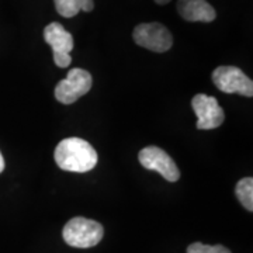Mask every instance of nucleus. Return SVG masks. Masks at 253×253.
Wrapping results in <instances>:
<instances>
[{
	"label": "nucleus",
	"mask_w": 253,
	"mask_h": 253,
	"mask_svg": "<svg viewBox=\"0 0 253 253\" xmlns=\"http://www.w3.org/2000/svg\"><path fill=\"white\" fill-rule=\"evenodd\" d=\"M56 165L66 172L86 173L97 165V152L82 138H65L56 145L54 152Z\"/></svg>",
	"instance_id": "nucleus-1"
},
{
	"label": "nucleus",
	"mask_w": 253,
	"mask_h": 253,
	"mask_svg": "<svg viewBox=\"0 0 253 253\" xmlns=\"http://www.w3.org/2000/svg\"><path fill=\"white\" fill-rule=\"evenodd\" d=\"M104 229L99 222L84 217H75L63 226V241L69 246L87 249L93 248L103 239Z\"/></svg>",
	"instance_id": "nucleus-2"
},
{
	"label": "nucleus",
	"mask_w": 253,
	"mask_h": 253,
	"mask_svg": "<svg viewBox=\"0 0 253 253\" xmlns=\"http://www.w3.org/2000/svg\"><path fill=\"white\" fill-rule=\"evenodd\" d=\"M212 82L224 93H238L245 97L253 96V82L242 69L236 66H218L212 72Z\"/></svg>",
	"instance_id": "nucleus-3"
},
{
	"label": "nucleus",
	"mask_w": 253,
	"mask_h": 253,
	"mask_svg": "<svg viewBox=\"0 0 253 253\" xmlns=\"http://www.w3.org/2000/svg\"><path fill=\"white\" fill-rule=\"evenodd\" d=\"M132 38L135 44L154 52H166L173 45L170 31L161 23H144L136 26Z\"/></svg>",
	"instance_id": "nucleus-4"
},
{
	"label": "nucleus",
	"mask_w": 253,
	"mask_h": 253,
	"mask_svg": "<svg viewBox=\"0 0 253 253\" xmlns=\"http://www.w3.org/2000/svg\"><path fill=\"white\" fill-rule=\"evenodd\" d=\"M91 75L84 69H71L68 76L55 87V99L62 104H72L91 89Z\"/></svg>",
	"instance_id": "nucleus-5"
},
{
	"label": "nucleus",
	"mask_w": 253,
	"mask_h": 253,
	"mask_svg": "<svg viewBox=\"0 0 253 253\" xmlns=\"http://www.w3.org/2000/svg\"><path fill=\"white\" fill-rule=\"evenodd\" d=\"M44 40L52 48L55 65L59 68H68L72 62L69 54L73 49L72 34L66 31L62 24L51 23L44 28Z\"/></svg>",
	"instance_id": "nucleus-6"
},
{
	"label": "nucleus",
	"mask_w": 253,
	"mask_h": 253,
	"mask_svg": "<svg viewBox=\"0 0 253 253\" xmlns=\"http://www.w3.org/2000/svg\"><path fill=\"white\" fill-rule=\"evenodd\" d=\"M139 163L148 170L158 172L168 181H177L180 179V170L172 158L158 146H146L138 155Z\"/></svg>",
	"instance_id": "nucleus-7"
},
{
	"label": "nucleus",
	"mask_w": 253,
	"mask_h": 253,
	"mask_svg": "<svg viewBox=\"0 0 253 253\" xmlns=\"http://www.w3.org/2000/svg\"><path fill=\"white\" fill-rule=\"evenodd\" d=\"M191 107L197 116V128L199 129H214L219 126L225 120V113L218 104L215 97L207 94H196L191 100Z\"/></svg>",
	"instance_id": "nucleus-8"
},
{
	"label": "nucleus",
	"mask_w": 253,
	"mask_h": 253,
	"mask_svg": "<svg viewBox=\"0 0 253 253\" xmlns=\"http://www.w3.org/2000/svg\"><path fill=\"white\" fill-rule=\"evenodd\" d=\"M177 11L186 21L211 23L217 17L215 10L207 0H179Z\"/></svg>",
	"instance_id": "nucleus-9"
},
{
	"label": "nucleus",
	"mask_w": 253,
	"mask_h": 253,
	"mask_svg": "<svg viewBox=\"0 0 253 253\" xmlns=\"http://www.w3.org/2000/svg\"><path fill=\"white\" fill-rule=\"evenodd\" d=\"M56 11L66 18L75 17L79 11H91L94 9L93 0H54Z\"/></svg>",
	"instance_id": "nucleus-10"
},
{
	"label": "nucleus",
	"mask_w": 253,
	"mask_h": 253,
	"mask_svg": "<svg viewBox=\"0 0 253 253\" xmlns=\"http://www.w3.org/2000/svg\"><path fill=\"white\" fill-rule=\"evenodd\" d=\"M235 194L241 204L244 206L249 212L253 211V179L252 177H244L238 181L235 187Z\"/></svg>",
	"instance_id": "nucleus-11"
},
{
	"label": "nucleus",
	"mask_w": 253,
	"mask_h": 253,
	"mask_svg": "<svg viewBox=\"0 0 253 253\" xmlns=\"http://www.w3.org/2000/svg\"><path fill=\"white\" fill-rule=\"evenodd\" d=\"M187 253H231L229 249H226L225 246L222 245H204L196 242V244H191L187 248Z\"/></svg>",
	"instance_id": "nucleus-12"
},
{
	"label": "nucleus",
	"mask_w": 253,
	"mask_h": 253,
	"mask_svg": "<svg viewBox=\"0 0 253 253\" xmlns=\"http://www.w3.org/2000/svg\"><path fill=\"white\" fill-rule=\"evenodd\" d=\"M4 170V159H3V155L0 152V173Z\"/></svg>",
	"instance_id": "nucleus-13"
},
{
	"label": "nucleus",
	"mask_w": 253,
	"mask_h": 253,
	"mask_svg": "<svg viewBox=\"0 0 253 253\" xmlns=\"http://www.w3.org/2000/svg\"><path fill=\"white\" fill-rule=\"evenodd\" d=\"M170 0H155V3H158V4H168Z\"/></svg>",
	"instance_id": "nucleus-14"
}]
</instances>
